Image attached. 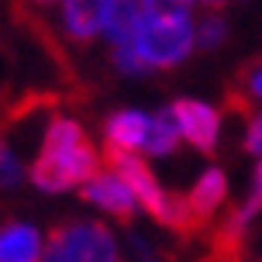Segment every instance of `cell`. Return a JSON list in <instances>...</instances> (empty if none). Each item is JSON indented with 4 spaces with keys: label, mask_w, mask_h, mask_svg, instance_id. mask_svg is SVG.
Instances as JSON below:
<instances>
[{
    "label": "cell",
    "mask_w": 262,
    "mask_h": 262,
    "mask_svg": "<svg viewBox=\"0 0 262 262\" xmlns=\"http://www.w3.org/2000/svg\"><path fill=\"white\" fill-rule=\"evenodd\" d=\"M196 55V7L183 11H142L124 45L107 49L111 69L124 79L172 73Z\"/></svg>",
    "instance_id": "obj_1"
},
{
    "label": "cell",
    "mask_w": 262,
    "mask_h": 262,
    "mask_svg": "<svg viewBox=\"0 0 262 262\" xmlns=\"http://www.w3.org/2000/svg\"><path fill=\"white\" fill-rule=\"evenodd\" d=\"M104 148L90 138L76 114H52L41 128L38 152L28 166V183L49 196L79 193L104 169Z\"/></svg>",
    "instance_id": "obj_2"
},
{
    "label": "cell",
    "mask_w": 262,
    "mask_h": 262,
    "mask_svg": "<svg viewBox=\"0 0 262 262\" xmlns=\"http://www.w3.org/2000/svg\"><path fill=\"white\" fill-rule=\"evenodd\" d=\"M41 262H124L114 224L97 214L66 217L49 231Z\"/></svg>",
    "instance_id": "obj_3"
},
{
    "label": "cell",
    "mask_w": 262,
    "mask_h": 262,
    "mask_svg": "<svg viewBox=\"0 0 262 262\" xmlns=\"http://www.w3.org/2000/svg\"><path fill=\"white\" fill-rule=\"evenodd\" d=\"M114 162L124 180L131 183L135 196H138V207L142 214H148L152 221L166 224V228H186V210H183V196H176L169 186L162 183L152 169V162L142 156H118V159H107Z\"/></svg>",
    "instance_id": "obj_4"
},
{
    "label": "cell",
    "mask_w": 262,
    "mask_h": 262,
    "mask_svg": "<svg viewBox=\"0 0 262 262\" xmlns=\"http://www.w3.org/2000/svg\"><path fill=\"white\" fill-rule=\"evenodd\" d=\"M169 114L186 148H193L200 156L217 152L224 135V114L217 104H210L204 97H176V100H169Z\"/></svg>",
    "instance_id": "obj_5"
},
{
    "label": "cell",
    "mask_w": 262,
    "mask_h": 262,
    "mask_svg": "<svg viewBox=\"0 0 262 262\" xmlns=\"http://www.w3.org/2000/svg\"><path fill=\"white\" fill-rule=\"evenodd\" d=\"M79 196H83V204H86L97 217H104V221H124L128 224L135 214H142L138 196H135L131 183L124 180V172H121L114 162H104V169L79 190Z\"/></svg>",
    "instance_id": "obj_6"
},
{
    "label": "cell",
    "mask_w": 262,
    "mask_h": 262,
    "mask_svg": "<svg viewBox=\"0 0 262 262\" xmlns=\"http://www.w3.org/2000/svg\"><path fill=\"white\" fill-rule=\"evenodd\" d=\"M152 118L156 111L145 107H114L111 114L100 121V148L107 159L118 156H142L148 148V135H152Z\"/></svg>",
    "instance_id": "obj_7"
},
{
    "label": "cell",
    "mask_w": 262,
    "mask_h": 262,
    "mask_svg": "<svg viewBox=\"0 0 262 262\" xmlns=\"http://www.w3.org/2000/svg\"><path fill=\"white\" fill-rule=\"evenodd\" d=\"M231 183H228V172L221 166H204L193 176L190 190L183 193V210H186V228L193 224H207L217 210L228 204Z\"/></svg>",
    "instance_id": "obj_8"
},
{
    "label": "cell",
    "mask_w": 262,
    "mask_h": 262,
    "mask_svg": "<svg viewBox=\"0 0 262 262\" xmlns=\"http://www.w3.org/2000/svg\"><path fill=\"white\" fill-rule=\"evenodd\" d=\"M55 31L73 49H90L100 41V14L104 0H62L55 4Z\"/></svg>",
    "instance_id": "obj_9"
},
{
    "label": "cell",
    "mask_w": 262,
    "mask_h": 262,
    "mask_svg": "<svg viewBox=\"0 0 262 262\" xmlns=\"http://www.w3.org/2000/svg\"><path fill=\"white\" fill-rule=\"evenodd\" d=\"M49 231L35 221L14 217L0 224V262H41Z\"/></svg>",
    "instance_id": "obj_10"
},
{
    "label": "cell",
    "mask_w": 262,
    "mask_h": 262,
    "mask_svg": "<svg viewBox=\"0 0 262 262\" xmlns=\"http://www.w3.org/2000/svg\"><path fill=\"white\" fill-rule=\"evenodd\" d=\"M142 17V4L138 0H104V14H100V45L114 49L131 38V31Z\"/></svg>",
    "instance_id": "obj_11"
},
{
    "label": "cell",
    "mask_w": 262,
    "mask_h": 262,
    "mask_svg": "<svg viewBox=\"0 0 262 262\" xmlns=\"http://www.w3.org/2000/svg\"><path fill=\"white\" fill-rule=\"evenodd\" d=\"M259 217H262V159L252 166L249 190H245V196H242V204L231 210L224 235H228V238H242V235L252 228V224L259 221Z\"/></svg>",
    "instance_id": "obj_12"
},
{
    "label": "cell",
    "mask_w": 262,
    "mask_h": 262,
    "mask_svg": "<svg viewBox=\"0 0 262 262\" xmlns=\"http://www.w3.org/2000/svg\"><path fill=\"white\" fill-rule=\"evenodd\" d=\"M183 148V138H180V128L169 114V104L159 107L156 118H152V135H148V148H145V159L156 162V159H172Z\"/></svg>",
    "instance_id": "obj_13"
},
{
    "label": "cell",
    "mask_w": 262,
    "mask_h": 262,
    "mask_svg": "<svg viewBox=\"0 0 262 262\" xmlns=\"http://www.w3.org/2000/svg\"><path fill=\"white\" fill-rule=\"evenodd\" d=\"M231 38V21L224 11H196V52H217Z\"/></svg>",
    "instance_id": "obj_14"
},
{
    "label": "cell",
    "mask_w": 262,
    "mask_h": 262,
    "mask_svg": "<svg viewBox=\"0 0 262 262\" xmlns=\"http://www.w3.org/2000/svg\"><path fill=\"white\" fill-rule=\"evenodd\" d=\"M28 166L31 162H25V156L0 135V193H11L21 183H28Z\"/></svg>",
    "instance_id": "obj_15"
},
{
    "label": "cell",
    "mask_w": 262,
    "mask_h": 262,
    "mask_svg": "<svg viewBox=\"0 0 262 262\" xmlns=\"http://www.w3.org/2000/svg\"><path fill=\"white\" fill-rule=\"evenodd\" d=\"M238 97L249 111H262V59L245 66V73L238 79Z\"/></svg>",
    "instance_id": "obj_16"
},
{
    "label": "cell",
    "mask_w": 262,
    "mask_h": 262,
    "mask_svg": "<svg viewBox=\"0 0 262 262\" xmlns=\"http://www.w3.org/2000/svg\"><path fill=\"white\" fill-rule=\"evenodd\" d=\"M242 152L252 156L255 162L262 159V111H249L245 128H242Z\"/></svg>",
    "instance_id": "obj_17"
},
{
    "label": "cell",
    "mask_w": 262,
    "mask_h": 262,
    "mask_svg": "<svg viewBox=\"0 0 262 262\" xmlns=\"http://www.w3.org/2000/svg\"><path fill=\"white\" fill-rule=\"evenodd\" d=\"M142 11H183V7H196L193 0H138Z\"/></svg>",
    "instance_id": "obj_18"
},
{
    "label": "cell",
    "mask_w": 262,
    "mask_h": 262,
    "mask_svg": "<svg viewBox=\"0 0 262 262\" xmlns=\"http://www.w3.org/2000/svg\"><path fill=\"white\" fill-rule=\"evenodd\" d=\"M231 4H238V0H196V11H224Z\"/></svg>",
    "instance_id": "obj_19"
},
{
    "label": "cell",
    "mask_w": 262,
    "mask_h": 262,
    "mask_svg": "<svg viewBox=\"0 0 262 262\" xmlns=\"http://www.w3.org/2000/svg\"><path fill=\"white\" fill-rule=\"evenodd\" d=\"M35 7H55V4H62V0H31Z\"/></svg>",
    "instance_id": "obj_20"
},
{
    "label": "cell",
    "mask_w": 262,
    "mask_h": 262,
    "mask_svg": "<svg viewBox=\"0 0 262 262\" xmlns=\"http://www.w3.org/2000/svg\"><path fill=\"white\" fill-rule=\"evenodd\" d=\"M259 255H262V252H259Z\"/></svg>",
    "instance_id": "obj_21"
},
{
    "label": "cell",
    "mask_w": 262,
    "mask_h": 262,
    "mask_svg": "<svg viewBox=\"0 0 262 262\" xmlns=\"http://www.w3.org/2000/svg\"><path fill=\"white\" fill-rule=\"evenodd\" d=\"M193 4H196V0H193Z\"/></svg>",
    "instance_id": "obj_22"
}]
</instances>
